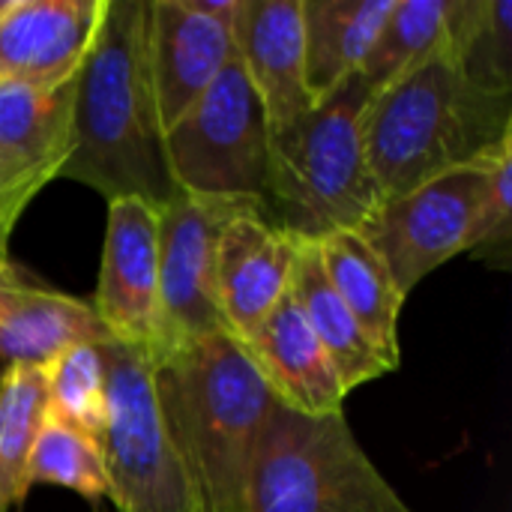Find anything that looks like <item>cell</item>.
Segmentation results:
<instances>
[{
  "mask_svg": "<svg viewBox=\"0 0 512 512\" xmlns=\"http://www.w3.org/2000/svg\"><path fill=\"white\" fill-rule=\"evenodd\" d=\"M501 144L486 159L462 171L444 174L408 195L381 201L369 222L360 228L402 297H408L450 258L471 252L489 165Z\"/></svg>",
  "mask_w": 512,
  "mask_h": 512,
  "instance_id": "ba28073f",
  "label": "cell"
},
{
  "mask_svg": "<svg viewBox=\"0 0 512 512\" xmlns=\"http://www.w3.org/2000/svg\"><path fill=\"white\" fill-rule=\"evenodd\" d=\"M512 138L501 144L489 165L477 225H474V240H471V255L480 261H489L492 267H507L510 264V240H512Z\"/></svg>",
  "mask_w": 512,
  "mask_h": 512,
  "instance_id": "484cf974",
  "label": "cell"
},
{
  "mask_svg": "<svg viewBox=\"0 0 512 512\" xmlns=\"http://www.w3.org/2000/svg\"><path fill=\"white\" fill-rule=\"evenodd\" d=\"M108 417L96 450L117 512H189V492L162 423L153 366L114 339L99 342Z\"/></svg>",
  "mask_w": 512,
  "mask_h": 512,
  "instance_id": "52a82bcc",
  "label": "cell"
},
{
  "mask_svg": "<svg viewBox=\"0 0 512 512\" xmlns=\"http://www.w3.org/2000/svg\"><path fill=\"white\" fill-rule=\"evenodd\" d=\"M441 51H447V0H396L357 75L375 99Z\"/></svg>",
  "mask_w": 512,
  "mask_h": 512,
  "instance_id": "44dd1931",
  "label": "cell"
},
{
  "mask_svg": "<svg viewBox=\"0 0 512 512\" xmlns=\"http://www.w3.org/2000/svg\"><path fill=\"white\" fill-rule=\"evenodd\" d=\"M447 57L474 84L512 96L510 0H447Z\"/></svg>",
  "mask_w": 512,
  "mask_h": 512,
  "instance_id": "7402d4cb",
  "label": "cell"
},
{
  "mask_svg": "<svg viewBox=\"0 0 512 512\" xmlns=\"http://www.w3.org/2000/svg\"><path fill=\"white\" fill-rule=\"evenodd\" d=\"M78 75L51 84L0 81V192L33 201L63 168Z\"/></svg>",
  "mask_w": 512,
  "mask_h": 512,
  "instance_id": "9a60e30c",
  "label": "cell"
},
{
  "mask_svg": "<svg viewBox=\"0 0 512 512\" xmlns=\"http://www.w3.org/2000/svg\"><path fill=\"white\" fill-rule=\"evenodd\" d=\"M288 291L297 300L300 312L306 315L312 333L324 345L345 396L390 372L384 360L375 354V348L369 345V339L363 336V330L357 327L354 315L348 312L336 288L330 285L318 255V243L297 240Z\"/></svg>",
  "mask_w": 512,
  "mask_h": 512,
  "instance_id": "ffe728a7",
  "label": "cell"
},
{
  "mask_svg": "<svg viewBox=\"0 0 512 512\" xmlns=\"http://www.w3.org/2000/svg\"><path fill=\"white\" fill-rule=\"evenodd\" d=\"M396 0H303L306 87L315 102L354 78Z\"/></svg>",
  "mask_w": 512,
  "mask_h": 512,
  "instance_id": "d6986e66",
  "label": "cell"
},
{
  "mask_svg": "<svg viewBox=\"0 0 512 512\" xmlns=\"http://www.w3.org/2000/svg\"><path fill=\"white\" fill-rule=\"evenodd\" d=\"M153 384L189 512H243L258 441L279 405L246 348L228 330L183 342L153 366Z\"/></svg>",
  "mask_w": 512,
  "mask_h": 512,
  "instance_id": "6da1fadb",
  "label": "cell"
},
{
  "mask_svg": "<svg viewBox=\"0 0 512 512\" xmlns=\"http://www.w3.org/2000/svg\"><path fill=\"white\" fill-rule=\"evenodd\" d=\"M48 420L42 366H18L0 378V512L18 507L27 486V462Z\"/></svg>",
  "mask_w": 512,
  "mask_h": 512,
  "instance_id": "603a6c76",
  "label": "cell"
},
{
  "mask_svg": "<svg viewBox=\"0 0 512 512\" xmlns=\"http://www.w3.org/2000/svg\"><path fill=\"white\" fill-rule=\"evenodd\" d=\"M243 512H414L357 444L345 414L303 417L282 402L258 441Z\"/></svg>",
  "mask_w": 512,
  "mask_h": 512,
  "instance_id": "5b68a950",
  "label": "cell"
},
{
  "mask_svg": "<svg viewBox=\"0 0 512 512\" xmlns=\"http://www.w3.org/2000/svg\"><path fill=\"white\" fill-rule=\"evenodd\" d=\"M198 12L210 15L213 21H222V24H234L237 18V6L240 0H192Z\"/></svg>",
  "mask_w": 512,
  "mask_h": 512,
  "instance_id": "4316f807",
  "label": "cell"
},
{
  "mask_svg": "<svg viewBox=\"0 0 512 512\" xmlns=\"http://www.w3.org/2000/svg\"><path fill=\"white\" fill-rule=\"evenodd\" d=\"M512 135V96L474 84L447 51L375 96L363 144L381 201L486 159Z\"/></svg>",
  "mask_w": 512,
  "mask_h": 512,
  "instance_id": "3957f363",
  "label": "cell"
},
{
  "mask_svg": "<svg viewBox=\"0 0 512 512\" xmlns=\"http://www.w3.org/2000/svg\"><path fill=\"white\" fill-rule=\"evenodd\" d=\"M105 339L87 300L36 285L0 261V378L18 366H45L69 345Z\"/></svg>",
  "mask_w": 512,
  "mask_h": 512,
  "instance_id": "e0dca14e",
  "label": "cell"
},
{
  "mask_svg": "<svg viewBox=\"0 0 512 512\" xmlns=\"http://www.w3.org/2000/svg\"><path fill=\"white\" fill-rule=\"evenodd\" d=\"M372 96L360 75L315 102L291 126L270 132L267 219L294 240L321 243L360 231L381 204L363 144Z\"/></svg>",
  "mask_w": 512,
  "mask_h": 512,
  "instance_id": "277c9868",
  "label": "cell"
},
{
  "mask_svg": "<svg viewBox=\"0 0 512 512\" xmlns=\"http://www.w3.org/2000/svg\"><path fill=\"white\" fill-rule=\"evenodd\" d=\"M243 348L285 408L303 417L342 414L345 390L339 375L291 291L276 303L255 336L243 342Z\"/></svg>",
  "mask_w": 512,
  "mask_h": 512,
  "instance_id": "2e32d148",
  "label": "cell"
},
{
  "mask_svg": "<svg viewBox=\"0 0 512 512\" xmlns=\"http://www.w3.org/2000/svg\"><path fill=\"white\" fill-rule=\"evenodd\" d=\"M108 0H6L0 6V81L51 87L75 78L96 42Z\"/></svg>",
  "mask_w": 512,
  "mask_h": 512,
  "instance_id": "7c38bea8",
  "label": "cell"
},
{
  "mask_svg": "<svg viewBox=\"0 0 512 512\" xmlns=\"http://www.w3.org/2000/svg\"><path fill=\"white\" fill-rule=\"evenodd\" d=\"M297 240L264 213L234 216L216 243V300L228 333L243 345L288 294Z\"/></svg>",
  "mask_w": 512,
  "mask_h": 512,
  "instance_id": "4fadbf2b",
  "label": "cell"
},
{
  "mask_svg": "<svg viewBox=\"0 0 512 512\" xmlns=\"http://www.w3.org/2000/svg\"><path fill=\"white\" fill-rule=\"evenodd\" d=\"M231 33L270 132L300 120L315 105L306 87L303 0H240Z\"/></svg>",
  "mask_w": 512,
  "mask_h": 512,
  "instance_id": "5bb4252c",
  "label": "cell"
},
{
  "mask_svg": "<svg viewBox=\"0 0 512 512\" xmlns=\"http://www.w3.org/2000/svg\"><path fill=\"white\" fill-rule=\"evenodd\" d=\"M150 0H108L96 42L78 72L69 156L57 177L96 189L105 201L177 195L147 72Z\"/></svg>",
  "mask_w": 512,
  "mask_h": 512,
  "instance_id": "7a4b0ae2",
  "label": "cell"
},
{
  "mask_svg": "<svg viewBox=\"0 0 512 512\" xmlns=\"http://www.w3.org/2000/svg\"><path fill=\"white\" fill-rule=\"evenodd\" d=\"M324 273L357 327L390 372L399 369V312L405 297L396 291L384 261L360 231H339L318 243Z\"/></svg>",
  "mask_w": 512,
  "mask_h": 512,
  "instance_id": "ac0fdd59",
  "label": "cell"
},
{
  "mask_svg": "<svg viewBox=\"0 0 512 512\" xmlns=\"http://www.w3.org/2000/svg\"><path fill=\"white\" fill-rule=\"evenodd\" d=\"M90 306L108 339L135 351L150 366L159 363V207H153L150 201H108L99 285Z\"/></svg>",
  "mask_w": 512,
  "mask_h": 512,
  "instance_id": "30bf717a",
  "label": "cell"
},
{
  "mask_svg": "<svg viewBox=\"0 0 512 512\" xmlns=\"http://www.w3.org/2000/svg\"><path fill=\"white\" fill-rule=\"evenodd\" d=\"M231 27L198 12L192 0H150L147 72L162 135L204 96L234 57Z\"/></svg>",
  "mask_w": 512,
  "mask_h": 512,
  "instance_id": "8fae6325",
  "label": "cell"
},
{
  "mask_svg": "<svg viewBox=\"0 0 512 512\" xmlns=\"http://www.w3.org/2000/svg\"><path fill=\"white\" fill-rule=\"evenodd\" d=\"M36 483L69 489L87 501H102V498L111 501V489L96 441L51 417L45 420L27 462V486Z\"/></svg>",
  "mask_w": 512,
  "mask_h": 512,
  "instance_id": "d4e9b609",
  "label": "cell"
},
{
  "mask_svg": "<svg viewBox=\"0 0 512 512\" xmlns=\"http://www.w3.org/2000/svg\"><path fill=\"white\" fill-rule=\"evenodd\" d=\"M48 417L96 441L108 417V387L99 342H78L42 366Z\"/></svg>",
  "mask_w": 512,
  "mask_h": 512,
  "instance_id": "cb8c5ba5",
  "label": "cell"
},
{
  "mask_svg": "<svg viewBox=\"0 0 512 512\" xmlns=\"http://www.w3.org/2000/svg\"><path fill=\"white\" fill-rule=\"evenodd\" d=\"M264 213L249 201L180 192L159 207V309L162 357L183 342L225 333L216 300V243L240 213Z\"/></svg>",
  "mask_w": 512,
  "mask_h": 512,
  "instance_id": "9c48e42d",
  "label": "cell"
},
{
  "mask_svg": "<svg viewBox=\"0 0 512 512\" xmlns=\"http://www.w3.org/2000/svg\"><path fill=\"white\" fill-rule=\"evenodd\" d=\"M162 147L180 192L249 201L267 216L270 126L237 54L162 135Z\"/></svg>",
  "mask_w": 512,
  "mask_h": 512,
  "instance_id": "8992f818",
  "label": "cell"
}]
</instances>
